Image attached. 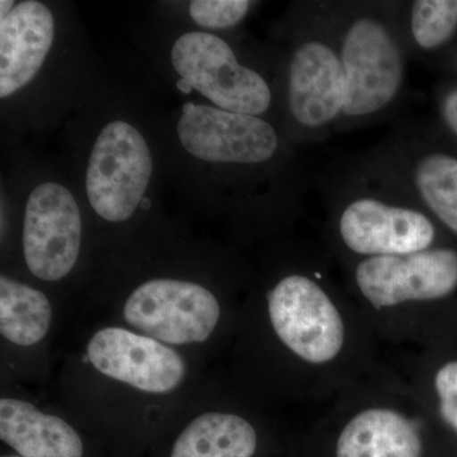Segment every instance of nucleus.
<instances>
[{"mask_svg":"<svg viewBox=\"0 0 457 457\" xmlns=\"http://www.w3.org/2000/svg\"><path fill=\"white\" fill-rule=\"evenodd\" d=\"M153 159L143 135L128 122L108 123L101 131L87 170V195L104 220H128L140 206Z\"/></svg>","mask_w":457,"mask_h":457,"instance_id":"1","label":"nucleus"},{"mask_svg":"<svg viewBox=\"0 0 457 457\" xmlns=\"http://www.w3.org/2000/svg\"><path fill=\"white\" fill-rule=\"evenodd\" d=\"M171 62L182 79L221 110L263 113L270 104L266 80L237 62L233 50L212 33L180 36L171 50Z\"/></svg>","mask_w":457,"mask_h":457,"instance_id":"2","label":"nucleus"},{"mask_svg":"<svg viewBox=\"0 0 457 457\" xmlns=\"http://www.w3.org/2000/svg\"><path fill=\"white\" fill-rule=\"evenodd\" d=\"M123 317L135 329L168 345L204 342L220 319L212 291L194 282L152 279L129 297Z\"/></svg>","mask_w":457,"mask_h":457,"instance_id":"3","label":"nucleus"},{"mask_svg":"<svg viewBox=\"0 0 457 457\" xmlns=\"http://www.w3.org/2000/svg\"><path fill=\"white\" fill-rule=\"evenodd\" d=\"M269 311L276 335L303 360L324 363L342 350L341 315L312 279L288 276L279 281L270 291Z\"/></svg>","mask_w":457,"mask_h":457,"instance_id":"4","label":"nucleus"},{"mask_svg":"<svg viewBox=\"0 0 457 457\" xmlns=\"http://www.w3.org/2000/svg\"><path fill=\"white\" fill-rule=\"evenodd\" d=\"M341 62L345 84L343 113L366 116L395 97L404 75L402 53L378 21L363 18L352 25Z\"/></svg>","mask_w":457,"mask_h":457,"instance_id":"5","label":"nucleus"},{"mask_svg":"<svg viewBox=\"0 0 457 457\" xmlns=\"http://www.w3.org/2000/svg\"><path fill=\"white\" fill-rule=\"evenodd\" d=\"M82 219L73 195L44 183L29 195L23 225V253L29 270L45 281L65 278L77 263Z\"/></svg>","mask_w":457,"mask_h":457,"instance_id":"6","label":"nucleus"},{"mask_svg":"<svg viewBox=\"0 0 457 457\" xmlns=\"http://www.w3.org/2000/svg\"><path fill=\"white\" fill-rule=\"evenodd\" d=\"M177 131L189 154L213 163H261L278 145L276 131L263 120L203 104L183 106Z\"/></svg>","mask_w":457,"mask_h":457,"instance_id":"7","label":"nucleus"},{"mask_svg":"<svg viewBox=\"0 0 457 457\" xmlns=\"http://www.w3.org/2000/svg\"><path fill=\"white\" fill-rule=\"evenodd\" d=\"M356 281L378 309L409 300L440 299L457 287V253L453 249H433L369 258L357 267Z\"/></svg>","mask_w":457,"mask_h":457,"instance_id":"8","label":"nucleus"},{"mask_svg":"<svg viewBox=\"0 0 457 457\" xmlns=\"http://www.w3.org/2000/svg\"><path fill=\"white\" fill-rule=\"evenodd\" d=\"M88 359L101 374L152 394L176 389L186 375L185 361L163 343L122 328H104L92 337Z\"/></svg>","mask_w":457,"mask_h":457,"instance_id":"9","label":"nucleus"},{"mask_svg":"<svg viewBox=\"0 0 457 457\" xmlns=\"http://www.w3.org/2000/svg\"><path fill=\"white\" fill-rule=\"evenodd\" d=\"M339 228L351 251L375 257L426 251L435 237V228L423 213L369 198L352 203Z\"/></svg>","mask_w":457,"mask_h":457,"instance_id":"10","label":"nucleus"},{"mask_svg":"<svg viewBox=\"0 0 457 457\" xmlns=\"http://www.w3.org/2000/svg\"><path fill=\"white\" fill-rule=\"evenodd\" d=\"M342 62L327 45L308 42L295 53L288 77V104L308 128L326 125L345 107Z\"/></svg>","mask_w":457,"mask_h":457,"instance_id":"11","label":"nucleus"},{"mask_svg":"<svg viewBox=\"0 0 457 457\" xmlns=\"http://www.w3.org/2000/svg\"><path fill=\"white\" fill-rule=\"evenodd\" d=\"M55 25L50 9L35 0L22 2L0 21V97L31 82L53 45Z\"/></svg>","mask_w":457,"mask_h":457,"instance_id":"12","label":"nucleus"},{"mask_svg":"<svg viewBox=\"0 0 457 457\" xmlns=\"http://www.w3.org/2000/svg\"><path fill=\"white\" fill-rule=\"evenodd\" d=\"M0 438L21 457L84 456L82 438L73 427L23 400H0Z\"/></svg>","mask_w":457,"mask_h":457,"instance_id":"13","label":"nucleus"},{"mask_svg":"<svg viewBox=\"0 0 457 457\" xmlns=\"http://www.w3.org/2000/svg\"><path fill=\"white\" fill-rule=\"evenodd\" d=\"M337 457H422L416 427L398 411L369 409L339 436Z\"/></svg>","mask_w":457,"mask_h":457,"instance_id":"14","label":"nucleus"},{"mask_svg":"<svg viewBox=\"0 0 457 457\" xmlns=\"http://www.w3.org/2000/svg\"><path fill=\"white\" fill-rule=\"evenodd\" d=\"M257 444V433L245 418L206 413L183 429L170 457H252Z\"/></svg>","mask_w":457,"mask_h":457,"instance_id":"15","label":"nucleus"},{"mask_svg":"<svg viewBox=\"0 0 457 457\" xmlns=\"http://www.w3.org/2000/svg\"><path fill=\"white\" fill-rule=\"evenodd\" d=\"M53 319L50 302L41 291L2 276L0 332L9 342L32 345L49 332Z\"/></svg>","mask_w":457,"mask_h":457,"instance_id":"16","label":"nucleus"},{"mask_svg":"<svg viewBox=\"0 0 457 457\" xmlns=\"http://www.w3.org/2000/svg\"><path fill=\"white\" fill-rule=\"evenodd\" d=\"M416 183L429 209L457 234V159L427 156L418 164Z\"/></svg>","mask_w":457,"mask_h":457,"instance_id":"17","label":"nucleus"},{"mask_svg":"<svg viewBox=\"0 0 457 457\" xmlns=\"http://www.w3.org/2000/svg\"><path fill=\"white\" fill-rule=\"evenodd\" d=\"M457 29V0H418L411 8V32L423 49L445 44Z\"/></svg>","mask_w":457,"mask_h":457,"instance_id":"18","label":"nucleus"},{"mask_svg":"<svg viewBox=\"0 0 457 457\" xmlns=\"http://www.w3.org/2000/svg\"><path fill=\"white\" fill-rule=\"evenodd\" d=\"M249 5L246 0H194L189 14L204 29H228L245 18Z\"/></svg>","mask_w":457,"mask_h":457,"instance_id":"19","label":"nucleus"},{"mask_svg":"<svg viewBox=\"0 0 457 457\" xmlns=\"http://www.w3.org/2000/svg\"><path fill=\"white\" fill-rule=\"evenodd\" d=\"M442 417L457 432V361L446 363L436 375Z\"/></svg>","mask_w":457,"mask_h":457,"instance_id":"20","label":"nucleus"},{"mask_svg":"<svg viewBox=\"0 0 457 457\" xmlns=\"http://www.w3.org/2000/svg\"><path fill=\"white\" fill-rule=\"evenodd\" d=\"M444 116L451 130L457 135V90L447 96L444 104Z\"/></svg>","mask_w":457,"mask_h":457,"instance_id":"21","label":"nucleus"},{"mask_svg":"<svg viewBox=\"0 0 457 457\" xmlns=\"http://www.w3.org/2000/svg\"><path fill=\"white\" fill-rule=\"evenodd\" d=\"M13 8H14L13 0H9V2H5V0H2V3H0V9H2V13H0V16H2V18L7 17L8 14L11 13L12 11H13Z\"/></svg>","mask_w":457,"mask_h":457,"instance_id":"22","label":"nucleus"},{"mask_svg":"<svg viewBox=\"0 0 457 457\" xmlns=\"http://www.w3.org/2000/svg\"><path fill=\"white\" fill-rule=\"evenodd\" d=\"M177 87H179V89L180 92L186 93V95H188V93L192 92V87L189 86L188 82H186L185 79L179 80V83H177Z\"/></svg>","mask_w":457,"mask_h":457,"instance_id":"23","label":"nucleus"},{"mask_svg":"<svg viewBox=\"0 0 457 457\" xmlns=\"http://www.w3.org/2000/svg\"><path fill=\"white\" fill-rule=\"evenodd\" d=\"M150 204H150V201L147 200V198L144 197L143 200H141L140 207L143 210H147V209H149Z\"/></svg>","mask_w":457,"mask_h":457,"instance_id":"24","label":"nucleus"},{"mask_svg":"<svg viewBox=\"0 0 457 457\" xmlns=\"http://www.w3.org/2000/svg\"><path fill=\"white\" fill-rule=\"evenodd\" d=\"M2 457H21V456L17 455V453H13V455H3Z\"/></svg>","mask_w":457,"mask_h":457,"instance_id":"25","label":"nucleus"}]
</instances>
